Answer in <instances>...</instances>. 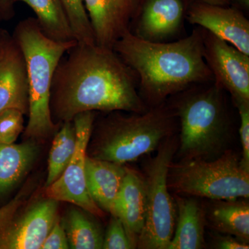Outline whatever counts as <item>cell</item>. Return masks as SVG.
<instances>
[{
	"instance_id": "484cf974",
	"label": "cell",
	"mask_w": 249,
	"mask_h": 249,
	"mask_svg": "<svg viewBox=\"0 0 249 249\" xmlns=\"http://www.w3.org/2000/svg\"><path fill=\"white\" fill-rule=\"evenodd\" d=\"M238 111L240 119L239 129L242 154L241 163L245 170L249 171V102L242 100H232Z\"/></svg>"
},
{
	"instance_id": "5bb4252c",
	"label": "cell",
	"mask_w": 249,
	"mask_h": 249,
	"mask_svg": "<svg viewBox=\"0 0 249 249\" xmlns=\"http://www.w3.org/2000/svg\"><path fill=\"white\" fill-rule=\"evenodd\" d=\"M16 109L29 110V85L25 60L14 37L0 42V114Z\"/></svg>"
},
{
	"instance_id": "f546056e",
	"label": "cell",
	"mask_w": 249,
	"mask_h": 249,
	"mask_svg": "<svg viewBox=\"0 0 249 249\" xmlns=\"http://www.w3.org/2000/svg\"><path fill=\"white\" fill-rule=\"evenodd\" d=\"M16 0H0V18L9 19L14 14Z\"/></svg>"
},
{
	"instance_id": "83f0119b",
	"label": "cell",
	"mask_w": 249,
	"mask_h": 249,
	"mask_svg": "<svg viewBox=\"0 0 249 249\" xmlns=\"http://www.w3.org/2000/svg\"><path fill=\"white\" fill-rule=\"evenodd\" d=\"M26 196L25 192H21L8 204L0 208V227H2L16 214L18 210L20 209L25 201Z\"/></svg>"
},
{
	"instance_id": "ffe728a7",
	"label": "cell",
	"mask_w": 249,
	"mask_h": 249,
	"mask_svg": "<svg viewBox=\"0 0 249 249\" xmlns=\"http://www.w3.org/2000/svg\"><path fill=\"white\" fill-rule=\"evenodd\" d=\"M16 1L24 3L33 10L41 30L50 38L60 42L76 40L61 0H16Z\"/></svg>"
},
{
	"instance_id": "1f68e13d",
	"label": "cell",
	"mask_w": 249,
	"mask_h": 249,
	"mask_svg": "<svg viewBox=\"0 0 249 249\" xmlns=\"http://www.w3.org/2000/svg\"><path fill=\"white\" fill-rule=\"evenodd\" d=\"M1 40H0V42H1Z\"/></svg>"
},
{
	"instance_id": "4fadbf2b",
	"label": "cell",
	"mask_w": 249,
	"mask_h": 249,
	"mask_svg": "<svg viewBox=\"0 0 249 249\" xmlns=\"http://www.w3.org/2000/svg\"><path fill=\"white\" fill-rule=\"evenodd\" d=\"M142 0H83L95 43L113 49L137 16Z\"/></svg>"
},
{
	"instance_id": "ac0fdd59",
	"label": "cell",
	"mask_w": 249,
	"mask_h": 249,
	"mask_svg": "<svg viewBox=\"0 0 249 249\" xmlns=\"http://www.w3.org/2000/svg\"><path fill=\"white\" fill-rule=\"evenodd\" d=\"M39 152L35 142L0 144V197L22 181L35 163Z\"/></svg>"
},
{
	"instance_id": "4316f807",
	"label": "cell",
	"mask_w": 249,
	"mask_h": 249,
	"mask_svg": "<svg viewBox=\"0 0 249 249\" xmlns=\"http://www.w3.org/2000/svg\"><path fill=\"white\" fill-rule=\"evenodd\" d=\"M70 249L66 232L62 227L58 218L53 224L48 235L46 237L40 249Z\"/></svg>"
},
{
	"instance_id": "2e32d148",
	"label": "cell",
	"mask_w": 249,
	"mask_h": 249,
	"mask_svg": "<svg viewBox=\"0 0 249 249\" xmlns=\"http://www.w3.org/2000/svg\"><path fill=\"white\" fill-rule=\"evenodd\" d=\"M127 173V167L87 155L85 176L89 196L103 212L111 214Z\"/></svg>"
},
{
	"instance_id": "30bf717a",
	"label": "cell",
	"mask_w": 249,
	"mask_h": 249,
	"mask_svg": "<svg viewBox=\"0 0 249 249\" xmlns=\"http://www.w3.org/2000/svg\"><path fill=\"white\" fill-rule=\"evenodd\" d=\"M0 227V249H40L58 219V201L46 197Z\"/></svg>"
},
{
	"instance_id": "8fae6325",
	"label": "cell",
	"mask_w": 249,
	"mask_h": 249,
	"mask_svg": "<svg viewBox=\"0 0 249 249\" xmlns=\"http://www.w3.org/2000/svg\"><path fill=\"white\" fill-rule=\"evenodd\" d=\"M186 18L191 24L199 26L249 55V21L237 6L193 1L188 4Z\"/></svg>"
},
{
	"instance_id": "9c48e42d",
	"label": "cell",
	"mask_w": 249,
	"mask_h": 249,
	"mask_svg": "<svg viewBox=\"0 0 249 249\" xmlns=\"http://www.w3.org/2000/svg\"><path fill=\"white\" fill-rule=\"evenodd\" d=\"M201 31L204 59L214 81L232 100L249 102V55L209 31Z\"/></svg>"
},
{
	"instance_id": "5b68a950",
	"label": "cell",
	"mask_w": 249,
	"mask_h": 249,
	"mask_svg": "<svg viewBox=\"0 0 249 249\" xmlns=\"http://www.w3.org/2000/svg\"><path fill=\"white\" fill-rule=\"evenodd\" d=\"M112 111L98 126L89 157L124 165L155 152L175 134L178 119L166 103L142 113Z\"/></svg>"
},
{
	"instance_id": "6da1fadb",
	"label": "cell",
	"mask_w": 249,
	"mask_h": 249,
	"mask_svg": "<svg viewBox=\"0 0 249 249\" xmlns=\"http://www.w3.org/2000/svg\"><path fill=\"white\" fill-rule=\"evenodd\" d=\"M59 62L52 81V119L71 121L85 111L142 113L133 71L113 49L77 42Z\"/></svg>"
},
{
	"instance_id": "cb8c5ba5",
	"label": "cell",
	"mask_w": 249,
	"mask_h": 249,
	"mask_svg": "<svg viewBox=\"0 0 249 249\" xmlns=\"http://www.w3.org/2000/svg\"><path fill=\"white\" fill-rule=\"evenodd\" d=\"M24 115L16 109H8L0 114V144H13L24 129Z\"/></svg>"
},
{
	"instance_id": "9a60e30c",
	"label": "cell",
	"mask_w": 249,
	"mask_h": 249,
	"mask_svg": "<svg viewBox=\"0 0 249 249\" xmlns=\"http://www.w3.org/2000/svg\"><path fill=\"white\" fill-rule=\"evenodd\" d=\"M145 212L143 175L127 167L124 183L111 215L116 216L122 221L134 249L137 248L139 237L143 229Z\"/></svg>"
},
{
	"instance_id": "d4e9b609",
	"label": "cell",
	"mask_w": 249,
	"mask_h": 249,
	"mask_svg": "<svg viewBox=\"0 0 249 249\" xmlns=\"http://www.w3.org/2000/svg\"><path fill=\"white\" fill-rule=\"evenodd\" d=\"M103 249H134L122 221L111 215L109 225L103 236Z\"/></svg>"
},
{
	"instance_id": "44dd1931",
	"label": "cell",
	"mask_w": 249,
	"mask_h": 249,
	"mask_svg": "<svg viewBox=\"0 0 249 249\" xmlns=\"http://www.w3.org/2000/svg\"><path fill=\"white\" fill-rule=\"evenodd\" d=\"M78 208L67 211L61 222L66 232L70 249H100L103 248V236L101 228L90 217V213Z\"/></svg>"
},
{
	"instance_id": "52a82bcc",
	"label": "cell",
	"mask_w": 249,
	"mask_h": 249,
	"mask_svg": "<svg viewBox=\"0 0 249 249\" xmlns=\"http://www.w3.org/2000/svg\"><path fill=\"white\" fill-rule=\"evenodd\" d=\"M178 138L171 136L160 143L157 155L147 162L143 178L145 192V220L137 248L168 249L177 220V206L170 196L168 175Z\"/></svg>"
},
{
	"instance_id": "f1b7e54d",
	"label": "cell",
	"mask_w": 249,
	"mask_h": 249,
	"mask_svg": "<svg viewBox=\"0 0 249 249\" xmlns=\"http://www.w3.org/2000/svg\"><path fill=\"white\" fill-rule=\"evenodd\" d=\"M214 248L219 249H249L248 244L242 242L234 236H219L214 240Z\"/></svg>"
},
{
	"instance_id": "7c38bea8",
	"label": "cell",
	"mask_w": 249,
	"mask_h": 249,
	"mask_svg": "<svg viewBox=\"0 0 249 249\" xmlns=\"http://www.w3.org/2000/svg\"><path fill=\"white\" fill-rule=\"evenodd\" d=\"M188 4L189 0H142L130 31L149 42H168L182 30Z\"/></svg>"
},
{
	"instance_id": "3957f363",
	"label": "cell",
	"mask_w": 249,
	"mask_h": 249,
	"mask_svg": "<svg viewBox=\"0 0 249 249\" xmlns=\"http://www.w3.org/2000/svg\"><path fill=\"white\" fill-rule=\"evenodd\" d=\"M224 91L212 80L171 96L168 104L180 124L181 160H212L229 150L232 121Z\"/></svg>"
},
{
	"instance_id": "277c9868",
	"label": "cell",
	"mask_w": 249,
	"mask_h": 249,
	"mask_svg": "<svg viewBox=\"0 0 249 249\" xmlns=\"http://www.w3.org/2000/svg\"><path fill=\"white\" fill-rule=\"evenodd\" d=\"M14 37L25 60L29 85V121L24 134L28 138L45 139L57 127L50 106L54 73L62 57L77 42L50 38L33 18L18 24Z\"/></svg>"
},
{
	"instance_id": "7a4b0ae2",
	"label": "cell",
	"mask_w": 249,
	"mask_h": 249,
	"mask_svg": "<svg viewBox=\"0 0 249 249\" xmlns=\"http://www.w3.org/2000/svg\"><path fill=\"white\" fill-rule=\"evenodd\" d=\"M113 50L137 76L139 95L148 107L193 85L214 80L204 59L200 27L184 38L166 42L142 40L128 30Z\"/></svg>"
},
{
	"instance_id": "e0dca14e",
	"label": "cell",
	"mask_w": 249,
	"mask_h": 249,
	"mask_svg": "<svg viewBox=\"0 0 249 249\" xmlns=\"http://www.w3.org/2000/svg\"><path fill=\"white\" fill-rule=\"evenodd\" d=\"M175 199L177 220L173 239L168 249H201L205 247L206 211L192 198Z\"/></svg>"
},
{
	"instance_id": "d6986e66",
	"label": "cell",
	"mask_w": 249,
	"mask_h": 249,
	"mask_svg": "<svg viewBox=\"0 0 249 249\" xmlns=\"http://www.w3.org/2000/svg\"><path fill=\"white\" fill-rule=\"evenodd\" d=\"M206 211V222L217 231L237 237L245 243L249 241V205L242 200H216Z\"/></svg>"
},
{
	"instance_id": "7402d4cb",
	"label": "cell",
	"mask_w": 249,
	"mask_h": 249,
	"mask_svg": "<svg viewBox=\"0 0 249 249\" xmlns=\"http://www.w3.org/2000/svg\"><path fill=\"white\" fill-rule=\"evenodd\" d=\"M76 148V133L73 121L62 123L55 134L49 152L45 188L56 181L71 161Z\"/></svg>"
},
{
	"instance_id": "ba28073f",
	"label": "cell",
	"mask_w": 249,
	"mask_h": 249,
	"mask_svg": "<svg viewBox=\"0 0 249 249\" xmlns=\"http://www.w3.org/2000/svg\"><path fill=\"white\" fill-rule=\"evenodd\" d=\"M94 119V111L80 113L73 118L72 121L76 133V151L60 178L46 188L45 195L49 199L71 203L95 217H102L105 212L89 196L85 176V160Z\"/></svg>"
},
{
	"instance_id": "8992f818",
	"label": "cell",
	"mask_w": 249,
	"mask_h": 249,
	"mask_svg": "<svg viewBox=\"0 0 249 249\" xmlns=\"http://www.w3.org/2000/svg\"><path fill=\"white\" fill-rule=\"evenodd\" d=\"M170 189L178 194L212 200H236L249 196V171L232 150L212 160L172 162L168 175Z\"/></svg>"
},
{
	"instance_id": "603a6c76",
	"label": "cell",
	"mask_w": 249,
	"mask_h": 249,
	"mask_svg": "<svg viewBox=\"0 0 249 249\" xmlns=\"http://www.w3.org/2000/svg\"><path fill=\"white\" fill-rule=\"evenodd\" d=\"M78 43L92 45L94 36L83 0H61Z\"/></svg>"
},
{
	"instance_id": "4dcf8cb0",
	"label": "cell",
	"mask_w": 249,
	"mask_h": 249,
	"mask_svg": "<svg viewBox=\"0 0 249 249\" xmlns=\"http://www.w3.org/2000/svg\"><path fill=\"white\" fill-rule=\"evenodd\" d=\"M199 2L214 6H231L236 0H189V2Z\"/></svg>"
}]
</instances>
